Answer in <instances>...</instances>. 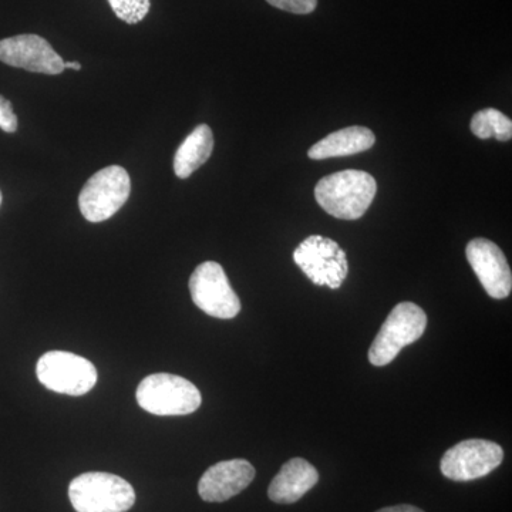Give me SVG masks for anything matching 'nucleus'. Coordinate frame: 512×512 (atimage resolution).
Masks as SVG:
<instances>
[{"label": "nucleus", "instance_id": "f257e3e1", "mask_svg": "<svg viewBox=\"0 0 512 512\" xmlns=\"http://www.w3.org/2000/svg\"><path fill=\"white\" fill-rule=\"evenodd\" d=\"M376 192L373 175L360 170H345L323 177L316 185L315 198L332 217L355 221L369 210Z\"/></svg>", "mask_w": 512, "mask_h": 512}, {"label": "nucleus", "instance_id": "f03ea898", "mask_svg": "<svg viewBox=\"0 0 512 512\" xmlns=\"http://www.w3.org/2000/svg\"><path fill=\"white\" fill-rule=\"evenodd\" d=\"M77 512H126L136 503L133 485L110 473H84L69 485Z\"/></svg>", "mask_w": 512, "mask_h": 512}, {"label": "nucleus", "instance_id": "7ed1b4c3", "mask_svg": "<svg viewBox=\"0 0 512 512\" xmlns=\"http://www.w3.org/2000/svg\"><path fill=\"white\" fill-rule=\"evenodd\" d=\"M141 409L156 416H187L202 403L200 390L181 376L156 373L147 376L137 389Z\"/></svg>", "mask_w": 512, "mask_h": 512}, {"label": "nucleus", "instance_id": "20e7f679", "mask_svg": "<svg viewBox=\"0 0 512 512\" xmlns=\"http://www.w3.org/2000/svg\"><path fill=\"white\" fill-rule=\"evenodd\" d=\"M427 328V315L420 306L402 302L384 320L382 328L369 349V362L373 366H386L396 359L406 346L417 342Z\"/></svg>", "mask_w": 512, "mask_h": 512}, {"label": "nucleus", "instance_id": "39448f33", "mask_svg": "<svg viewBox=\"0 0 512 512\" xmlns=\"http://www.w3.org/2000/svg\"><path fill=\"white\" fill-rule=\"evenodd\" d=\"M130 192V175L120 165H110L84 185L79 195L80 212L90 222L110 220L126 204Z\"/></svg>", "mask_w": 512, "mask_h": 512}, {"label": "nucleus", "instance_id": "423d86ee", "mask_svg": "<svg viewBox=\"0 0 512 512\" xmlns=\"http://www.w3.org/2000/svg\"><path fill=\"white\" fill-rule=\"evenodd\" d=\"M36 373L46 389L67 396H83L97 383V370L90 360L62 350H52L40 357Z\"/></svg>", "mask_w": 512, "mask_h": 512}, {"label": "nucleus", "instance_id": "0eeeda50", "mask_svg": "<svg viewBox=\"0 0 512 512\" xmlns=\"http://www.w3.org/2000/svg\"><path fill=\"white\" fill-rule=\"evenodd\" d=\"M293 261L313 284L339 289L348 278L346 252L333 239L312 235L293 252Z\"/></svg>", "mask_w": 512, "mask_h": 512}, {"label": "nucleus", "instance_id": "6e6552de", "mask_svg": "<svg viewBox=\"0 0 512 512\" xmlns=\"http://www.w3.org/2000/svg\"><path fill=\"white\" fill-rule=\"evenodd\" d=\"M190 292L197 308L212 318L232 319L241 311V301L218 262L197 266L190 278Z\"/></svg>", "mask_w": 512, "mask_h": 512}, {"label": "nucleus", "instance_id": "1a4fd4ad", "mask_svg": "<svg viewBox=\"0 0 512 512\" xmlns=\"http://www.w3.org/2000/svg\"><path fill=\"white\" fill-rule=\"evenodd\" d=\"M504 460V450L488 440H466L451 447L441 458L443 476L453 481H473L488 476Z\"/></svg>", "mask_w": 512, "mask_h": 512}, {"label": "nucleus", "instance_id": "9d476101", "mask_svg": "<svg viewBox=\"0 0 512 512\" xmlns=\"http://www.w3.org/2000/svg\"><path fill=\"white\" fill-rule=\"evenodd\" d=\"M0 62L28 72L60 74L64 72V60L52 45L37 35H19L0 40Z\"/></svg>", "mask_w": 512, "mask_h": 512}, {"label": "nucleus", "instance_id": "9b49d317", "mask_svg": "<svg viewBox=\"0 0 512 512\" xmlns=\"http://www.w3.org/2000/svg\"><path fill=\"white\" fill-rule=\"evenodd\" d=\"M466 255L468 264L491 298L505 299L510 296L511 268L498 245L490 239L476 238L468 242Z\"/></svg>", "mask_w": 512, "mask_h": 512}, {"label": "nucleus", "instance_id": "f8f14e48", "mask_svg": "<svg viewBox=\"0 0 512 512\" xmlns=\"http://www.w3.org/2000/svg\"><path fill=\"white\" fill-rule=\"evenodd\" d=\"M255 468L247 460L221 461L208 468L198 483V494L207 503H224L254 481Z\"/></svg>", "mask_w": 512, "mask_h": 512}, {"label": "nucleus", "instance_id": "ddd939ff", "mask_svg": "<svg viewBox=\"0 0 512 512\" xmlns=\"http://www.w3.org/2000/svg\"><path fill=\"white\" fill-rule=\"evenodd\" d=\"M319 481V473L309 461L292 458L282 466L272 480L268 495L276 504H293L312 490Z\"/></svg>", "mask_w": 512, "mask_h": 512}, {"label": "nucleus", "instance_id": "4468645a", "mask_svg": "<svg viewBox=\"0 0 512 512\" xmlns=\"http://www.w3.org/2000/svg\"><path fill=\"white\" fill-rule=\"evenodd\" d=\"M375 143L376 137L370 128L360 126L342 128L313 144L309 148L308 156L312 160L355 156L370 150Z\"/></svg>", "mask_w": 512, "mask_h": 512}, {"label": "nucleus", "instance_id": "2eb2a0df", "mask_svg": "<svg viewBox=\"0 0 512 512\" xmlns=\"http://www.w3.org/2000/svg\"><path fill=\"white\" fill-rule=\"evenodd\" d=\"M214 150V134L207 124H200L192 130L178 147L174 156V173L181 180L191 177L201 165L207 163Z\"/></svg>", "mask_w": 512, "mask_h": 512}, {"label": "nucleus", "instance_id": "dca6fc26", "mask_svg": "<svg viewBox=\"0 0 512 512\" xmlns=\"http://www.w3.org/2000/svg\"><path fill=\"white\" fill-rule=\"evenodd\" d=\"M474 136L487 140L497 138L498 141H510L512 138V121L510 117L495 109L478 111L470 124Z\"/></svg>", "mask_w": 512, "mask_h": 512}, {"label": "nucleus", "instance_id": "f3484780", "mask_svg": "<svg viewBox=\"0 0 512 512\" xmlns=\"http://www.w3.org/2000/svg\"><path fill=\"white\" fill-rule=\"evenodd\" d=\"M114 15L128 25L143 22L151 8V0H109Z\"/></svg>", "mask_w": 512, "mask_h": 512}, {"label": "nucleus", "instance_id": "a211bd4d", "mask_svg": "<svg viewBox=\"0 0 512 512\" xmlns=\"http://www.w3.org/2000/svg\"><path fill=\"white\" fill-rule=\"evenodd\" d=\"M269 5L296 15H308L318 6V0H266Z\"/></svg>", "mask_w": 512, "mask_h": 512}, {"label": "nucleus", "instance_id": "6ab92c4d", "mask_svg": "<svg viewBox=\"0 0 512 512\" xmlns=\"http://www.w3.org/2000/svg\"><path fill=\"white\" fill-rule=\"evenodd\" d=\"M0 128L5 133H16L18 130V117L13 111L12 103L0 94Z\"/></svg>", "mask_w": 512, "mask_h": 512}, {"label": "nucleus", "instance_id": "aec40b11", "mask_svg": "<svg viewBox=\"0 0 512 512\" xmlns=\"http://www.w3.org/2000/svg\"><path fill=\"white\" fill-rule=\"evenodd\" d=\"M377 512H424L420 510V508L413 507V505H396V507H387L383 508V510H379Z\"/></svg>", "mask_w": 512, "mask_h": 512}, {"label": "nucleus", "instance_id": "412c9836", "mask_svg": "<svg viewBox=\"0 0 512 512\" xmlns=\"http://www.w3.org/2000/svg\"><path fill=\"white\" fill-rule=\"evenodd\" d=\"M64 69H72L76 70V72H80V70H82V64L79 62H64Z\"/></svg>", "mask_w": 512, "mask_h": 512}, {"label": "nucleus", "instance_id": "4be33fe9", "mask_svg": "<svg viewBox=\"0 0 512 512\" xmlns=\"http://www.w3.org/2000/svg\"><path fill=\"white\" fill-rule=\"evenodd\" d=\"M2 200H3L2 191H0V205H2Z\"/></svg>", "mask_w": 512, "mask_h": 512}]
</instances>
